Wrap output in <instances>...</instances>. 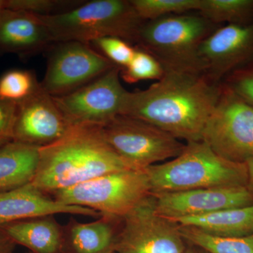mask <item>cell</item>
<instances>
[{
    "label": "cell",
    "instance_id": "cell-1",
    "mask_svg": "<svg viewBox=\"0 0 253 253\" xmlns=\"http://www.w3.org/2000/svg\"><path fill=\"white\" fill-rule=\"evenodd\" d=\"M221 91L204 73L165 71L145 90L128 91L121 115L137 118L188 142L202 141Z\"/></svg>",
    "mask_w": 253,
    "mask_h": 253
},
{
    "label": "cell",
    "instance_id": "cell-2",
    "mask_svg": "<svg viewBox=\"0 0 253 253\" xmlns=\"http://www.w3.org/2000/svg\"><path fill=\"white\" fill-rule=\"evenodd\" d=\"M135 169L107 144L100 126H72L52 144L39 149L31 184L50 195L109 173Z\"/></svg>",
    "mask_w": 253,
    "mask_h": 253
},
{
    "label": "cell",
    "instance_id": "cell-3",
    "mask_svg": "<svg viewBox=\"0 0 253 253\" xmlns=\"http://www.w3.org/2000/svg\"><path fill=\"white\" fill-rule=\"evenodd\" d=\"M151 194L204 188L248 186L246 163L231 162L203 141L188 142L179 156L144 169Z\"/></svg>",
    "mask_w": 253,
    "mask_h": 253
},
{
    "label": "cell",
    "instance_id": "cell-4",
    "mask_svg": "<svg viewBox=\"0 0 253 253\" xmlns=\"http://www.w3.org/2000/svg\"><path fill=\"white\" fill-rule=\"evenodd\" d=\"M38 16L47 28L53 43L78 41L89 44L99 38L113 37L136 44L145 22L131 0L84 1L62 14Z\"/></svg>",
    "mask_w": 253,
    "mask_h": 253
},
{
    "label": "cell",
    "instance_id": "cell-5",
    "mask_svg": "<svg viewBox=\"0 0 253 253\" xmlns=\"http://www.w3.org/2000/svg\"><path fill=\"white\" fill-rule=\"evenodd\" d=\"M220 26L198 12L170 15L145 21L136 44L153 55L165 71L204 73L200 46Z\"/></svg>",
    "mask_w": 253,
    "mask_h": 253
},
{
    "label": "cell",
    "instance_id": "cell-6",
    "mask_svg": "<svg viewBox=\"0 0 253 253\" xmlns=\"http://www.w3.org/2000/svg\"><path fill=\"white\" fill-rule=\"evenodd\" d=\"M71 206L90 208L101 216L123 219L151 196L144 170L109 173L49 195Z\"/></svg>",
    "mask_w": 253,
    "mask_h": 253
},
{
    "label": "cell",
    "instance_id": "cell-7",
    "mask_svg": "<svg viewBox=\"0 0 253 253\" xmlns=\"http://www.w3.org/2000/svg\"><path fill=\"white\" fill-rule=\"evenodd\" d=\"M101 128L110 147L138 170L176 158L186 146L167 131L125 115L116 116Z\"/></svg>",
    "mask_w": 253,
    "mask_h": 253
},
{
    "label": "cell",
    "instance_id": "cell-8",
    "mask_svg": "<svg viewBox=\"0 0 253 253\" xmlns=\"http://www.w3.org/2000/svg\"><path fill=\"white\" fill-rule=\"evenodd\" d=\"M202 141L227 161L247 163L253 158V106L221 83Z\"/></svg>",
    "mask_w": 253,
    "mask_h": 253
},
{
    "label": "cell",
    "instance_id": "cell-9",
    "mask_svg": "<svg viewBox=\"0 0 253 253\" xmlns=\"http://www.w3.org/2000/svg\"><path fill=\"white\" fill-rule=\"evenodd\" d=\"M121 70L115 66L77 90L53 96L70 126H101L121 115L128 91L121 83Z\"/></svg>",
    "mask_w": 253,
    "mask_h": 253
},
{
    "label": "cell",
    "instance_id": "cell-10",
    "mask_svg": "<svg viewBox=\"0 0 253 253\" xmlns=\"http://www.w3.org/2000/svg\"><path fill=\"white\" fill-rule=\"evenodd\" d=\"M116 66L89 44L56 43L49 52L42 87L54 97L62 96L102 76Z\"/></svg>",
    "mask_w": 253,
    "mask_h": 253
},
{
    "label": "cell",
    "instance_id": "cell-11",
    "mask_svg": "<svg viewBox=\"0 0 253 253\" xmlns=\"http://www.w3.org/2000/svg\"><path fill=\"white\" fill-rule=\"evenodd\" d=\"M186 244L175 223L156 213L151 195L123 218L114 251L117 253H184Z\"/></svg>",
    "mask_w": 253,
    "mask_h": 253
},
{
    "label": "cell",
    "instance_id": "cell-12",
    "mask_svg": "<svg viewBox=\"0 0 253 253\" xmlns=\"http://www.w3.org/2000/svg\"><path fill=\"white\" fill-rule=\"evenodd\" d=\"M151 195L156 213L168 219L203 215L253 205V191L249 186H220Z\"/></svg>",
    "mask_w": 253,
    "mask_h": 253
},
{
    "label": "cell",
    "instance_id": "cell-13",
    "mask_svg": "<svg viewBox=\"0 0 253 253\" xmlns=\"http://www.w3.org/2000/svg\"><path fill=\"white\" fill-rule=\"evenodd\" d=\"M204 74L216 83L253 63V22L221 26L200 46Z\"/></svg>",
    "mask_w": 253,
    "mask_h": 253
},
{
    "label": "cell",
    "instance_id": "cell-14",
    "mask_svg": "<svg viewBox=\"0 0 253 253\" xmlns=\"http://www.w3.org/2000/svg\"><path fill=\"white\" fill-rule=\"evenodd\" d=\"M71 126L54 97L41 84L27 99L17 103L14 141L43 147L59 140Z\"/></svg>",
    "mask_w": 253,
    "mask_h": 253
},
{
    "label": "cell",
    "instance_id": "cell-15",
    "mask_svg": "<svg viewBox=\"0 0 253 253\" xmlns=\"http://www.w3.org/2000/svg\"><path fill=\"white\" fill-rule=\"evenodd\" d=\"M57 214L93 217L101 216L90 208L71 206L56 201L37 189L31 183L0 194V226L14 221Z\"/></svg>",
    "mask_w": 253,
    "mask_h": 253
},
{
    "label": "cell",
    "instance_id": "cell-16",
    "mask_svg": "<svg viewBox=\"0 0 253 253\" xmlns=\"http://www.w3.org/2000/svg\"><path fill=\"white\" fill-rule=\"evenodd\" d=\"M47 28L37 15L4 9L0 17V51L27 57L52 44Z\"/></svg>",
    "mask_w": 253,
    "mask_h": 253
},
{
    "label": "cell",
    "instance_id": "cell-17",
    "mask_svg": "<svg viewBox=\"0 0 253 253\" xmlns=\"http://www.w3.org/2000/svg\"><path fill=\"white\" fill-rule=\"evenodd\" d=\"M0 232L14 244L33 253H63V226L54 215L44 216L8 223Z\"/></svg>",
    "mask_w": 253,
    "mask_h": 253
},
{
    "label": "cell",
    "instance_id": "cell-18",
    "mask_svg": "<svg viewBox=\"0 0 253 253\" xmlns=\"http://www.w3.org/2000/svg\"><path fill=\"white\" fill-rule=\"evenodd\" d=\"M122 219L101 216L88 223L71 218L64 231L63 253H115L118 231L116 222Z\"/></svg>",
    "mask_w": 253,
    "mask_h": 253
},
{
    "label": "cell",
    "instance_id": "cell-19",
    "mask_svg": "<svg viewBox=\"0 0 253 253\" xmlns=\"http://www.w3.org/2000/svg\"><path fill=\"white\" fill-rule=\"evenodd\" d=\"M39 149L16 141L0 147V194L31 183L38 169Z\"/></svg>",
    "mask_w": 253,
    "mask_h": 253
},
{
    "label": "cell",
    "instance_id": "cell-20",
    "mask_svg": "<svg viewBox=\"0 0 253 253\" xmlns=\"http://www.w3.org/2000/svg\"><path fill=\"white\" fill-rule=\"evenodd\" d=\"M168 220L177 225L196 228L211 235L243 237L253 234V205Z\"/></svg>",
    "mask_w": 253,
    "mask_h": 253
},
{
    "label": "cell",
    "instance_id": "cell-21",
    "mask_svg": "<svg viewBox=\"0 0 253 253\" xmlns=\"http://www.w3.org/2000/svg\"><path fill=\"white\" fill-rule=\"evenodd\" d=\"M177 226L186 244L197 246L208 253H253V234L243 237H221L191 226Z\"/></svg>",
    "mask_w": 253,
    "mask_h": 253
},
{
    "label": "cell",
    "instance_id": "cell-22",
    "mask_svg": "<svg viewBox=\"0 0 253 253\" xmlns=\"http://www.w3.org/2000/svg\"><path fill=\"white\" fill-rule=\"evenodd\" d=\"M198 13L219 26L253 22V0H201Z\"/></svg>",
    "mask_w": 253,
    "mask_h": 253
},
{
    "label": "cell",
    "instance_id": "cell-23",
    "mask_svg": "<svg viewBox=\"0 0 253 253\" xmlns=\"http://www.w3.org/2000/svg\"><path fill=\"white\" fill-rule=\"evenodd\" d=\"M136 12L145 21L199 10L201 0H131Z\"/></svg>",
    "mask_w": 253,
    "mask_h": 253
},
{
    "label": "cell",
    "instance_id": "cell-24",
    "mask_svg": "<svg viewBox=\"0 0 253 253\" xmlns=\"http://www.w3.org/2000/svg\"><path fill=\"white\" fill-rule=\"evenodd\" d=\"M40 85L33 71L9 70L0 77V99L20 102L27 99Z\"/></svg>",
    "mask_w": 253,
    "mask_h": 253
},
{
    "label": "cell",
    "instance_id": "cell-25",
    "mask_svg": "<svg viewBox=\"0 0 253 253\" xmlns=\"http://www.w3.org/2000/svg\"><path fill=\"white\" fill-rule=\"evenodd\" d=\"M135 48L130 63L126 67L121 68V79L129 84L146 80H161L165 74L161 63L145 50L136 46Z\"/></svg>",
    "mask_w": 253,
    "mask_h": 253
},
{
    "label": "cell",
    "instance_id": "cell-26",
    "mask_svg": "<svg viewBox=\"0 0 253 253\" xmlns=\"http://www.w3.org/2000/svg\"><path fill=\"white\" fill-rule=\"evenodd\" d=\"M84 1L66 0H4V9L24 11L38 16H53L69 11L79 6Z\"/></svg>",
    "mask_w": 253,
    "mask_h": 253
},
{
    "label": "cell",
    "instance_id": "cell-27",
    "mask_svg": "<svg viewBox=\"0 0 253 253\" xmlns=\"http://www.w3.org/2000/svg\"><path fill=\"white\" fill-rule=\"evenodd\" d=\"M91 44L116 66L126 67L132 59L136 48L121 38L106 37L91 42Z\"/></svg>",
    "mask_w": 253,
    "mask_h": 253
},
{
    "label": "cell",
    "instance_id": "cell-28",
    "mask_svg": "<svg viewBox=\"0 0 253 253\" xmlns=\"http://www.w3.org/2000/svg\"><path fill=\"white\" fill-rule=\"evenodd\" d=\"M221 83L253 106V63L228 75Z\"/></svg>",
    "mask_w": 253,
    "mask_h": 253
},
{
    "label": "cell",
    "instance_id": "cell-29",
    "mask_svg": "<svg viewBox=\"0 0 253 253\" xmlns=\"http://www.w3.org/2000/svg\"><path fill=\"white\" fill-rule=\"evenodd\" d=\"M17 103L0 99V147L14 141Z\"/></svg>",
    "mask_w": 253,
    "mask_h": 253
},
{
    "label": "cell",
    "instance_id": "cell-30",
    "mask_svg": "<svg viewBox=\"0 0 253 253\" xmlns=\"http://www.w3.org/2000/svg\"><path fill=\"white\" fill-rule=\"evenodd\" d=\"M14 245L6 236L0 232V253H4L9 250L13 249Z\"/></svg>",
    "mask_w": 253,
    "mask_h": 253
},
{
    "label": "cell",
    "instance_id": "cell-31",
    "mask_svg": "<svg viewBox=\"0 0 253 253\" xmlns=\"http://www.w3.org/2000/svg\"><path fill=\"white\" fill-rule=\"evenodd\" d=\"M246 166H247L248 174H249L248 186L253 191V158L246 163Z\"/></svg>",
    "mask_w": 253,
    "mask_h": 253
},
{
    "label": "cell",
    "instance_id": "cell-32",
    "mask_svg": "<svg viewBox=\"0 0 253 253\" xmlns=\"http://www.w3.org/2000/svg\"><path fill=\"white\" fill-rule=\"evenodd\" d=\"M184 253H208L205 251L204 250L200 249L197 246H193V245L189 244L186 246V249Z\"/></svg>",
    "mask_w": 253,
    "mask_h": 253
},
{
    "label": "cell",
    "instance_id": "cell-33",
    "mask_svg": "<svg viewBox=\"0 0 253 253\" xmlns=\"http://www.w3.org/2000/svg\"><path fill=\"white\" fill-rule=\"evenodd\" d=\"M4 9V0H0V17Z\"/></svg>",
    "mask_w": 253,
    "mask_h": 253
},
{
    "label": "cell",
    "instance_id": "cell-34",
    "mask_svg": "<svg viewBox=\"0 0 253 253\" xmlns=\"http://www.w3.org/2000/svg\"><path fill=\"white\" fill-rule=\"evenodd\" d=\"M4 253H13V249L9 250V251H6Z\"/></svg>",
    "mask_w": 253,
    "mask_h": 253
},
{
    "label": "cell",
    "instance_id": "cell-35",
    "mask_svg": "<svg viewBox=\"0 0 253 253\" xmlns=\"http://www.w3.org/2000/svg\"><path fill=\"white\" fill-rule=\"evenodd\" d=\"M33 253L29 252V251H28V252H27V253Z\"/></svg>",
    "mask_w": 253,
    "mask_h": 253
}]
</instances>
